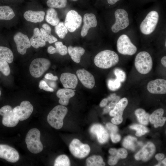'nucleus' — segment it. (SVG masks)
<instances>
[{
  "instance_id": "obj_1",
  "label": "nucleus",
  "mask_w": 166,
  "mask_h": 166,
  "mask_svg": "<svg viewBox=\"0 0 166 166\" xmlns=\"http://www.w3.org/2000/svg\"><path fill=\"white\" fill-rule=\"evenodd\" d=\"M119 61L118 54L110 50H105L98 53L95 57L94 62L98 68L103 69L110 68L117 64Z\"/></svg>"
},
{
  "instance_id": "obj_2",
  "label": "nucleus",
  "mask_w": 166,
  "mask_h": 166,
  "mask_svg": "<svg viewBox=\"0 0 166 166\" xmlns=\"http://www.w3.org/2000/svg\"><path fill=\"white\" fill-rule=\"evenodd\" d=\"M68 112L66 107L62 105L55 106L49 113L47 120L52 127L58 129L61 128L63 124V119Z\"/></svg>"
},
{
  "instance_id": "obj_3",
  "label": "nucleus",
  "mask_w": 166,
  "mask_h": 166,
  "mask_svg": "<svg viewBox=\"0 0 166 166\" xmlns=\"http://www.w3.org/2000/svg\"><path fill=\"white\" fill-rule=\"evenodd\" d=\"M40 131L36 128L30 129L26 135L25 141L27 147L32 153H39L43 149V145L40 141Z\"/></svg>"
},
{
  "instance_id": "obj_4",
  "label": "nucleus",
  "mask_w": 166,
  "mask_h": 166,
  "mask_svg": "<svg viewBox=\"0 0 166 166\" xmlns=\"http://www.w3.org/2000/svg\"><path fill=\"white\" fill-rule=\"evenodd\" d=\"M134 65L136 69L140 73L147 74L151 71L152 68V57L148 52L141 51L135 57Z\"/></svg>"
},
{
  "instance_id": "obj_5",
  "label": "nucleus",
  "mask_w": 166,
  "mask_h": 166,
  "mask_svg": "<svg viewBox=\"0 0 166 166\" xmlns=\"http://www.w3.org/2000/svg\"><path fill=\"white\" fill-rule=\"evenodd\" d=\"M159 19V15L157 11L150 12L140 24V30L142 33L146 35L151 34L156 28Z\"/></svg>"
},
{
  "instance_id": "obj_6",
  "label": "nucleus",
  "mask_w": 166,
  "mask_h": 166,
  "mask_svg": "<svg viewBox=\"0 0 166 166\" xmlns=\"http://www.w3.org/2000/svg\"><path fill=\"white\" fill-rule=\"evenodd\" d=\"M50 65V61L46 58H36L32 61L30 65V73L35 78L39 77L49 69Z\"/></svg>"
},
{
  "instance_id": "obj_7",
  "label": "nucleus",
  "mask_w": 166,
  "mask_h": 166,
  "mask_svg": "<svg viewBox=\"0 0 166 166\" xmlns=\"http://www.w3.org/2000/svg\"><path fill=\"white\" fill-rule=\"evenodd\" d=\"M117 48L118 52L124 55H132L136 52L137 48L126 35L123 34L118 38Z\"/></svg>"
},
{
  "instance_id": "obj_8",
  "label": "nucleus",
  "mask_w": 166,
  "mask_h": 166,
  "mask_svg": "<svg viewBox=\"0 0 166 166\" xmlns=\"http://www.w3.org/2000/svg\"><path fill=\"white\" fill-rule=\"evenodd\" d=\"M115 22L111 27V30L114 33L126 28L129 25V22L127 12L122 9L117 10L115 13Z\"/></svg>"
},
{
  "instance_id": "obj_9",
  "label": "nucleus",
  "mask_w": 166,
  "mask_h": 166,
  "mask_svg": "<svg viewBox=\"0 0 166 166\" xmlns=\"http://www.w3.org/2000/svg\"><path fill=\"white\" fill-rule=\"evenodd\" d=\"M69 149L73 156L79 158L86 157L90 151L89 145L83 144L77 139H74L72 140L69 145Z\"/></svg>"
},
{
  "instance_id": "obj_10",
  "label": "nucleus",
  "mask_w": 166,
  "mask_h": 166,
  "mask_svg": "<svg viewBox=\"0 0 166 166\" xmlns=\"http://www.w3.org/2000/svg\"><path fill=\"white\" fill-rule=\"evenodd\" d=\"M82 22L81 16L76 11L71 10L67 13L64 23L68 31L73 32L80 27Z\"/></svg>"
},
{
  "instance_id": "obj_11",
  "label": "nucleus",
  "mask_w": 166,
  "mask_h": 166,
  "mask_svg": "<svg viewBox=\"0 0 166 166\" xmlns=\"http://www.w3.org/2000/svg\"><path fill=\"white\" fill-rule=\"evenodd\" d=\"M0 115L2 116L3 124L8 127H13L18 124L19 120L13 111L12 108L10 105H6L0 109Z\"/></svg>"
},
{
  "instance_id": "obj_12",
  "label": "nucleus",
  "mask_w": 166,
  "mask_h": 166,
  "mask_svg": "<svg viewBox=\"0 0 166 166\" xmlns=\"http://www.w3.org/2000/svg\"><path fill=\"white\" fill-rule=\"evenodd\" d=\"M33 110V107L28 101H22L20 106H17L13 109L14 113L19 120L23 121L29 118Z\"/></svg>"
},
{
  "instance_id": "obj_13",
  "label": "nucleus",
  "mask_w": 166,
  "mask_h": 166,
  "mask_svg": "<svg viewBox=\"0 0 166 166\" xmlns=\"http://www.w3.org/2000/svg\"><path fill=\"white\" fill-rule=\"evenodd\" d=\"M0 158L8 162L15 163L19 159L18 152L15 148L8 145L0 144Z\"/></svg>"
},
{
  "instance_id": "obj_14",
  "label": "nucleus",
  "mask_w": 166,
  "mask_h": 166,
  "mask_svg": "<svg viewBox=\"0 0 166 166\" xmlns=\"http://www.w3.org/2000/svg\"><path fill=\"white\" fill-rule=\"evenodd\" d=\"M14 39L18 52L22 55L26 53L27 49L31 46L30 40L27 35L18 32L14 35Z\"/></svg>"
},
{
  "instance_id": "obj_15",
  "label": "nucleus",
  "mask_w": 166,
  "mask_h": 166,
  "mask_svg": "<svg viewBox=\"0 0 166 166\" xmlns=\"http://www.w3.org/2000/svg\"><path fill=\"white\" fill-rule=\"evenodd\" d=\"M147 89L152 94H165L166 93V81L161 78L152 80L148 83Z\"/></svg>"
},
{
  "instance_id": "obj_16",
  "label": "nucleus",
  "mask_w": 166,
  "mask_h": 166,
  "mask_svg": "<svg viewBox=\"0 0 166 166\" xmlns=\"http://www.w3.org/2000/svg\"><path fill=\"white\" fill-rule=\"evenodd\" d=\"M76 74L79 79L85 87L89 89L93 88L95 84V80L91 73L83 69L78 70Z\"/></svg>"
},
{
  "instance_id": "obj_17",
  "label": "nucleus",
  "mask_w": 166,
  "mask_h": 166,
  "mask_svg": "<svg viewBox=\"0 0 166 166\" xmlns=\"http://www.w3.org/2000/svg\"><path fill=\"white\" fill-rule=\"evenodd\" d=\"M155 152V147L151 142H149L135 156L137 160L146 161L149 160Z\"/></svg>"
},
{
  "instance_id": "obj_18",
  "label": "nucleus",
  "mask_w": 166,
  "mask_h": 166,
  "mask_svg": "<svg viewBox=\"0 0 166 166\" xmlns=\"http://www.w3.org/2000/svg\"><path fill=\"white\" fill-rule=\"evenodd\" d=\"M83 22L81 32V36L83 37L87 34L90 28L96 27L97 24L96 17L92 13L85 14L84 16Z\"/></svg>"
},
{
  "instance_id": "obj_19",
  "label": "nucleus",
  "mask_w": 166,
  "mask_h": 166,
  "mask_svg": "<svg viewBox=\"0 0 166 166\" xmlns=\"http://www.w3.org/2000/svg\"><path fill=\"white\" fill-rule=\"evenodd\" d=\"M90 132L96 135L98 141L101 144L106 142L109 138V134L104 127L99 124L92 125L90 129Z\"/></svg>"
},
{
  "instance_id": "obj_20",
  "label": "nucleus",
  "mask_w": 166,
  "mask_h": 166,
  "mask_svg": "<svg viewBox=\"0 0 166 166\" xmlns=\"http://www.w3.org/2000/svg\"><path fill=\"white\" fill-rule=\"evenodd\" d=\"M60 81L65 88L74 89L76 88L78 84L77 76L69 73H64L61 74Z\"/></svg>"
},
{
  "instance_id": "obj_21",
  "label": "nucleus",
  "mask_w": 166,
  "mask_h": 166,
  "mask_svg": "<svg viewBox=\"0 0 166 166\" xmlns=\"http://www.w3.org/2000/svg\"><path fill=\"white\" fill-rule=\"evenodd\" d=\"M75 90L71 89L63 88L58 90L56 93L57 97L59 98V103L64 106L67 105L69 99L73 97Z\"/></svg>"
},
{
  "instance_id": "obj_22",
  "label": "nucleus",
  "mask_w": 166,
  "mask_h": 166,
  "mask_svg": "<svg viewBox=\"0 0 166 166\" xmlns=\"http://www.w3.org/2000/svg\"><path fill=\"white\" fill-rule=\"evenodd\" d=\"M164 111L160 108L156 110L150 116L149 121L154 124L155 128L162 126L164 124L166 118L163 117Z\"/></svg>"
},
{
  "instance_id": "obj_23",
  "label": "nucleus",
  "mask_w": 166,
  "mask_h": 166,
  "mask_svg": "<svg viewBox=\"0 0 166 166\" xmlns=\"http://www.w3.org/2000/svg\"><path fill=\"white\" fill-rule=\"evenodd\" d=\"M45 14V12L43 11L28 10L24 13L23 16L28 21L38 23L41 22L44 20Z\"/></svg>"
},
{
  "instance_id": "obj_24",
  "label": "nucleus",
  "mask_w": 166,
  "mask_h": 166,
  "mask_svg": "<svg viewBox=\"0 0 166 166\" xmlns=\"http://www.w3.org/2000/svg\"><path fill=\"white\" fill-rule=\"evenodd\" d=\"M30 40L31 45L35 49L44 47L46 44L43 36L38 28L34 29L33 35Z\"/></svg>"
},
{
  "instance_id": "obj_25",
  "label": "nucleus",
  "mask_w": 166,
  "mask_h": 166,
  "mask_svg": "<svg viewBox=\"0 0 166 166\" xmlns=\"http://www.w3.org/2000/svg\"><path fill=\"white\" fill-rule=\"evenodd\" d=\"M128 99L124 97L120 100L116 104L113 109L109 112L112 117L122 116L124 109L128 104Z\"/></svg>"
},
{
  "instance_id": "obj_26",
  "label": "nucleus",
  "mask_w": 166,
  "mask_h": 166,
  "mask_svg": "<svg viewBox=\"0 0 166 166\" xmlns=\"http://www.w3.org/2000/svg\"><path fill=\"white\" fill-rule=\"evenodd\" d=\"M68 51L72 60L75 62L79 63L80 61L81 56L85 52V50L81 47L69 46L68 48Z\"/></svg>"
},
{
  "instance_id": "obj_27",
  "label": "nucleus",
  "mask_w": 166,
  "mask_h": 166,
  "mask_svg": "<svg viewBox=\"0 0 166 166\" xmlns=\"http://www.w3.org/2000/svg\"><path fill=\"white\" fill-rule=\"evenodd\" d=\"M45 20L49 24L53 26H55L59 22L57 12L54 8H49L46 12Z\"/></svg>"
},
{
  "instance_id": "obj_28",
  "label": "nucleus",
  "mask_w": 166,
  "mask_h": 166,
  "mask_svg": "<svg viewBox=\"0 0 166 166\" xmlns=\"http://www.w3.org/2000/svg\"><path fill=\"white\" fill-rule=\"evenodd\" d=\"M13 10L7 6H0V20H10L15 16Z\"/></svg>"
},
{
  "instance_id": "obj_29",
  "label": "nucleus",
  "mask_w": 166,
  "mask_h": 166,
  "mask_svg": "<svg viewBox=\"0 0 166 166\" xmlns=\"http://www.w3.org/2000/svg\"><path fill=\"white\" fill-rule=\"evenodd\" d=\"M0 58L11 63L14 59L13 53L8 47L0 46Z\"/></svg>"
},
{
  "instance_id": "obj_30",
  "label": "nucleus",
  "mask_w": 166,
  "mask_h": 166,
  "mask_svg": "<svg viewBox=\"0 0 166 166\" xmlns=\"http://www.w3.org/2000/svg\"><path fill=\"white\" fill-rule=\"evenodd\" d=\"M135 114L140 123L144 125L148 124L150 115L144 110L142 109H137L135 111Z\"/></svg>"
},
{
  "instance_id": "obj_31",
  "label": "nucleus",
  "mask_w": 166,
  "mask_h": 166,
  "mask_svg": "<svg viewBox=\"0 0 166 166\" xmlns=\"http://www.w3.org/2000/svg\"><path fill=\"white\" fill-rule=\"evenodd\" d=\"M86 164L88 166H105V164L100 156L93 155L86 159Z\"/></svg>"
},
{
  "instance_id": "obj_32",
  "label": "nucleus",
  "mask_w": 166,
  "mask_h": 166,
  "mask_svg": "<svg viewBox=\"0 0 166 166\" xmlns=\"http://www.w3.org/2000/svg\"><path fill=\"white\" fill-rule=\"evenodd\" d=\"M55 30L56 34L61 39L64 38L68 32L64 23L62 22H59L55 26Z\"/></svg>"
},
{
  "instance_id": "obj_33",
  "label": "nucleus",
  "mask_w": 166,
  "mask_h": 166,
  "mask_svg": "<svg viewBox=\"0 0 166 166\" xmlns=\"http://www.w3.org/2000/svg\"><path fill=\"white\" fill-rule=\"evenodd\" d=\"M67 0H47L46 4L50 8H61L65 7Z\"/></svg>"
},
{
  "instance_id": "obj_34",
  "label": "nucleus",
  "mask_w": 166,
  "mask_h": 166,
  "mask_svg": "<svg viewBox=\"0 0 166 166\" xmlns=\"http://www.w3.org/2000/svg\"><path fill=\"white\" fill-rule=\"evenodd\" d=\"M136 141V138L128 136L126 137L124 139L123 145L124 147L127 149L134 151L135 148L134 142Z\"/></svg>"
},
{
  "instance_id": "obj_35",
  "label": "nucleus",
  "mask_w": 166,
  "mask_h": 166,
  "mask_svg": "<svg viewBox=\"0 0 166 166\" xmlns=\"http://www.w3.org/2000/svg\"><path fill=\"white\" fill-rule=\"evenodd\" d=\"M70 165V161L68 157L65 155L58 156L55 159L54 166H69Z\"/></svg>"
},
{
  "instance_id": "obj_36",
  "label": "nucleus",
  "mask_w": 166,
  "mask_h": 166,
  "mask_svg": "<svg viewBox=\"0 0 166 166\" xmlns=\"http://www.w3.org/2000/svg\"><path fill=\"white\" fill-rule=\"evenodd\" d=\"M130 128L136 130V135L139 136L145 134L149 131L146 127L139 124L132 125L130 126Z\"/></svg>"
},
{
  "instance_id": "obj_37",
  "label": "nucleus",
  "mask_w": 166,
  "mask_h": 166,
  "mask_svg": "<svg viewBox=\"0 0 166 166\" xmlns=\"http://www.w3.org/2000/svg\"><path fill=\"white\" fill-rule=\"evenodd\" d=\"M40 31L45 42H48L49 43L51 44L57 41V39L56 37L51 35V34L47 32L43 28L40 29Z\"/></svg>"
},
{
  "instance_id": "obj_38",
  "label": "nucleus",
  "mask_w": 166,
  "mask_h": 166,
  "mask_svg": "<svg viewBox=\"0 0 166 166\" xmlns=\"http://www.w3.org/2000/svg\"><path fill=\"white\" fill-rule=\"evenodd\" d=\"M57 53H59L61 55H65L68 52V48L66 46L63 45L61 42H57L55 43Z\"/></svg>"
},
{
  "instance_id": "obj_39",
  "label": "nucleus",
  "mask_w": 166,
  "mask_h": 166,
  "mask_svg": "<svg viewBox=\"0 0 166 166\" xmlns=\"http://www.w3.org/2000/svg\"><path fill=\"white\" fill-rule=\"evenodd\" d=\"M8 63L0 58V71L6 76H8L10 72Z\"/></svg>"
},
{
  "instance_id": "obj_40",
  "label": "nucleus",
  "mask_w": 166,
  "mask_h": 166,
  "mask_svg": "<svg viewBox=\"0 0 166 166\" xmlns=\"http://www.w3.org/2000/svg\"><path fill=\"white\" fill-rule=\"evenodd\" d=\"M121 83L119 80L116 79H110L108 81L109 88L112 91H116L119 89L121 86Z\"/></svg>"
},
{
  "instance_id": "obj_41",
  "label": "nucleus",
  "mask_w": 166,
  "mask_h": 166,
  "mask_svg": "<svg viewBox=\"0 0 166 166\" xmlns=\"http://www.w3.org/2000/svg\"><path fill=\"white\" fill-rule=\"evenodd\" d=\"M114 73L116 77V79L120 82H122L125 81L126 75L124 71L119 68H116L114 70Z\"/></svg>"
},
{
  "instance_id": "obj_42",
  "label": "nucleus",
  "mask_w": 166,
  "mask_h": 166,
  "mask_svg": "<svg viewBox=\"0 0 166 166\" xmlns=\"http://www.w3.org/2000/svg\"><path fill=\"white\" fill-rule=\"evenodd\" d=\"M120 97L119 96H116L109 105L106 106L104 109L103 113L104 114L106 113L110 112L113 109L116 104L120 100Z\"/></svg>"
},
{
  "instance_id": "obj_43",
  "label": "nucleus",
  "mask_w": 166,
  "mask_h": 166,
  "mask_svg": "<svg viewBox=\"0 0 166 166\" xmlns=\"http://www.w3.org/2000/svg\"><path fill=\"white\" fill-rule=\"evenodd\" d=\"M39 87L41 89L50 92L54 91L53 89L50 87L47 84L46 82L44 80H41L39 82Z\"/></svg>"
},
{
  "instance_id": "obj_44",
  "label": "nucleus",
  "mask_w": 166,
  "mask_h": 166,
  "mask_svg": "<svg viewBox=\"0 0 166 166\" xmlns=\"http://www.w3.org/2000/svg\"><path fill=\"white\" fill-rule=\"evenodd\" d=\"M127 155V151L124 148H121L117 150L116 155L119 159L125 158Z\"/></svg>"
},
{
  "instance_id": "obj_45",
  "label": "nucleus",
  "mask_w": 166,
  "mask_h": 166,
  "mask_svg": "<svg viewBox=\"0 0 166 166\" xmlns=\"http://www.w3.org/2000/svg\"><path fill=\"white\" fill-rule=\"evenodd\" d=\"M119 159L116 154L114 155H111L109 157L108 164L110 165H114L117 164Z\"/></svg>"
},
{
  "instance_id": "obj_46",
  "label": "nucleus",
  "mask_w": 166,
  "mask_h": 166,
  "mask_svg": "<svg viewBox=\"0 0 166 166\" xmlns=\"http://www.w3.org/2000/svg\"><path fill=\"white\" fill-rule=\"evenodd\" d=\"M110 135L112 140L114 143H117L121 140V137L120 135L117 132H111Z\"/></svg>"
},
{
  "instance_id": "obj_47",
  "label": "nucleus",
  "mask_w": 166,
  "mask_h": 166,
  "mask_svg": "<svg viewBox=\"0 0 166 166\" xmlns=\"http://www.w3.org/2000/svg\"><path fill=\"white\" fill-rule=\"evenodd\" d=\"M107 128L111 132H117L118 131L117 127L111 123H108L106 124Z\"/></svg>"
},
{
  "instance_id": "obj_48",
  "label": "nucleus",
  "mask_w": 166,
  "mask_h": 166,
  "mask_svg": "<svg viewBox=\"0 0 166 166\" xmlns=\"http://www.w3.org/2000/svg\"><path fill=\"white\" fill-rule=\"evenodd\" d=\"M123 121L122 116L115 117L111 120V122L115 124H118L121 123Z\"/></svg>"
},
{
  "instance_id": "obj_49",
  "label": "nucleus",
  "mask_w": 166,
  "mask_h": 166,
  "mask_svg": "<svg viewBox=\"0 0 166 166\" xmlns=\"http://www.w3.org/2000/svg\"><path fill=\"white\" fill-rule=\"evenodd\" d=\"M45 78L51 80L52 81H57L58 79V77L56 76H54L51 73H48L45 76Z\"/></svg>"
},
{
  "instance_id": "obj_50",
  "label": "nucleus",
  "mask_w": 166,
  "mask_h": 166,
  "mask_svg": "<svg viewBox=\"0 0 166 166\" xmlns=\"http://www.w3.org/2000/svg\"><path fill=\"white\" fill-rule=\"evenodd\" d=\"M47 52L50 54H53L57 53L56 48L52 46H50L48 47Z\"/></svg>"
},
{
  "instance_id": "obj_51",
  "label": "nucleus",
  "mask_w": 166,
  "mask_h": 166,
  "mask_svg": "<svg viewBox=\"0 0 166 166\" xmlns=\"http://www.w3.org/2000/svg\"><path fill=\"white\" fill-rule=\"evenodd\" d=\"M43 28L47 32L51 34V29L50 27L47 24L44 23L42 25Z\"/></svg>"
},
{
  "instance_id": "obj_52",
  "label": "nucleus",
  "mask_w": 166,
  "mask_h": 166,
  "mask_svg": "<svg viewBox=\"0 0 166 166\" xmlns=\"http://www.w3.org/2000/svg\"><path fill=\"white\" fill-rule=\"evenodd\" d=\"M108 102L107 98H105L103 99L100 102L99 105L100 107H103L105 106Z\"/></svg>"
},
{
  "instance_id": "obj_53",
  "label": "nucleus",
  "mask_w": 166,
  "mask_h": 166,
  "mask_svg": "<svg viewBox=\"0 0 166 166\" xmlns=\"http://www.w3.org/2000/svg\"><path fill=\"white\" fill-rule=\"evenodd\" d=\"M164 155L162 153H158L155 156V158L158 161L161 160L164 157Z\"/></svg>"
},
{
  "instance_id": "obj_54",
  "label": "nucleus",
  "mask_w": 166,
  "mask_h": 166,
  "mask_svg": "<svg viewBox=\"0 0 166 166\" xmlns=\"http://www.w3.org/2000/svg\"><path fill=\"white\" fill-rule=\"evenodd\" d=\"M117 150L115 148H111L109 150V153L112 155H114L116 154Z\"/></svg>"
},
{
  "instance_id": "obj_55",
  "label": "nucleus",
  "mask_w": 166,
  "mask_h": 166,
  "mask_svg": "<svg viewBox=\"0 0 166 166\" xmlns=\"http://www.w3.org/2000/svg\"><path fill=\"white\" fill-rule=\"evenodd\" d=\"M161 62L162 64L165 67H166V56H164L163 57L161 60Z\"/></svg>"
},
{
  "instance_id": "obj_56",
  "label": "nucleus",
  "mask_w": 166,
  "mask_h": 166,
  "mask_svg": "<svg viewBox=\"0 0 166 166\" xmlns=\"http://www.w3.org/2000/svg\"><path fill=\"white\" fill-rule=\"evenodd\" d=\"M116 94L115 93L112 94L109 96L107 99L108 101H112L116 96Z\"/></svg>"
},
{
  "instance_id": "obj_57",
  "label": "nucleus",
  "mask_w": 166,
  "mask_h": 166,
  "mask_svg": "<svg viewBox=\"0 0 166 166\" xmlns=\"http://www.w3.org/2000/svg\"><path fill=\"white\" fill-rule=\"evenodd\" d=\"M120 0H107L108 3L110 5H113Z\"/></svg>"
},
{
  "instance_id": "obj_58",
  "label": "nucleus",
  "mask_w": 166,
  "mask_h": 166,
  "mask_svg": "<svg viewBox=\"0 0 166 166\" xmlns=\"http://www.w3.org/2000/svg\"><path fill=\"white\" fill-rule=\"evenodd\" d=\"M166 159L165 158L164 160H163L161 162L164 164V166H166Z\"/></svg>"
},
{
  "instance_id": "obj_59",
  "label": "nucleus",
  "mask_w": 166,
  "mask_h": 166,
  "mask_svg": "<svg viewBox=\"0 0 166 166\" xmlns=\"http://www.w3.org/2000/svg\"><path fill=\"white\" fill-rule=\"evenodd\" d=\"M140 146H142L143 144L142 142H139L137 143Z\"/></svg>"
},
{
  "instance_id": "obj_60",
  "label": "nucleus",
  "mask_w": 166,
  "mask_h": 166,
  "mask_svg": "<svg viewBox=\"0 0 166 166\" xmlns=\"http://www.w3.org/2000/svg\"><path fill=\"white\" fill-rule=\"evenodd\" d=\"M71 0L73 1H77L78 0Z\"/></svg>"
},
{
  "instance_id": "obj_61",
  "label": "nucleus",
  "mask_w": 166,
  "mask_h": 166,
  "mask_svg": "<svg viewBox=\"0 0 166 166\" xmlns=\"http://www.w3.org/2000/svg\"><path fill=\"white\" fill-rule=\"evenodd\" d=\"M1 92L0 90V96H1Z\"/></svg>"
},
{
  "instance_id": "obj_62",
  "label": "nucleus",
  "mask_w": 166,
  "mask_h": 166,
  "mask_svg": "<svg viewBox=\"0 0 166 166\" xmlns=\"http://www.w3.org/2000/svg\"><path fill=\"white\" fill-rule=\"evenodd\" d=\"M165 46H166V41H165Z\"/></svg>"
}]
</instances>
